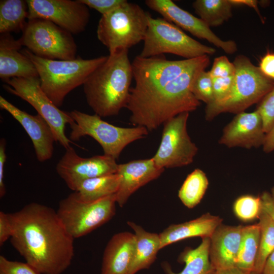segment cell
<instances>
[{"label":"cell","instance_id":"cell-1","mask_svg":"<svg viewBox=\"0 0 274 274\" xmlns=\"http://www.w3.org/2000/svg\"><path fill=\"white\" fill-rule=\"evenodd\" d=\"M210 63L207 55L179 60H168L163 55H137L131 62L134 85L126 107L130 123L152 131L180 114L195 110L200 101L191 86Z\"/></svg>","mask_w":274,"mask_h":274},{"label":"cell","instance_id":"cell-2","mask_svg":"<svg viewBox=\"0 0 274 274\" xmlns=\"http://www.w3.org/2000/svg\"><path fill=\"white\" fill-rule=\"evenodd\" d=\"M13 227V247L41 274H61L74 257V238L57 212L48 206L31 202L9 213Z\"/></svg>","mask_w":274,"mask_h":274},{"label":"cell","instance_id":"cell-3","mask_svg":"<svg viewBox=\"0 0 274 274\" xmlns=\"http://www.w3.org/2000/svg\"><path fill=\"white\" fill-rule=\"evenodd\" d=\"M132 79L128 50L109 54L83 85L88 106L100 117L117 115L126 107Z\"/></svg>","mask_w":274,"mask_h":274},{"label":"cell","instance_id":"cell-4","mask_svg":"<svg viewBox=\"0 0 274 274\" xmlns=\"http://www.w3.org/2000/svg\"><path fill=\"white\" fill-rule=\"evenodd\" d=\"M21 52L35 65L41 81V87L54 104L61 107L66 95L83 85L90 74L107 59L102 56L91 59L77 57L60 60L38 57L27 49Z\"/></svg>","mask_w":274,"mask_h":274},{"label":"cell","instance_id":"cell-5","mask_svg":"<svg viewBox=\"0 0 274 274\" xmlns=\"http://www.w3.org/2000/svg\"><path fill=\"white\" fill-rule=\"evenodd\" d=\"M235 67L234 83L229 94L223 100L207 105L205 118L212 121L223 113L238 114L259 103L274 87V81L265 76L244 55H238L233 62Z\"/></svg>","mask_w":274,"mask_h":274},{"label":"cell","instance_id":"cell-6","mask_svg":"<svg viewBox=\"0 0 274 274\" xmlns=\"http://www.w3.org/2000/svg\"><path fill=\"white\" fill-rule=\"evenodd\" d=\"M150 14L139 5L127 1L112 12L101 16L96 34L109 54L129 49L143 41Z\"/></svg>","mask_w":274,"mask_h":274},{"label":"cell","instance_id":"cell-7","mask_svg":"<svg viewBox=\"0 0 274 274\" xmlns=\"http://www.w3.org/2000/svg\"><path fill=\"white\" fill-rule=\"evenodd\" d=\"M74 122L70 125L69 139L79 141L86 135L94 139L101 146L104 154L117 159L123 150L129 144L148 135L144 127H121L111 124L100 116L74 110L68 112Z\"/></svg>","mask_w":274,"mask_h":274},{"label":"cell","instance_id":"cell-8","mask_svg":"<svg viewBox=\"0 0 274 274\" xmlns=\"http://www.w3.org/2000/svg\"><path fill=\"white\" fill-rule=\"evenodd\" d=\"M142 57H150L170 53L185 59L213 55L214 48L204 45L186 35L180 28L163 18L150 15Z\"/></svg>","mask_w":274,"mask_h":274},{"label":"cell","instance_id":"cell-9","mask_svg":"<svg viewBox=\"0 0 274 274\" xmlns=\"http://www.w3.org/2000/svg\"><path fill=\"white\" fill-rule=\"evenodd\" d=\"M115 194L86 202L75 192L61 200L56 211L65 229L74 238L83 236L102 225L115 214Z\"/></svg>","mask_w":274,"mask_h":274},{"label":"cell","instance_id":"cell-10","mask_svg":"<svg viewBox=\"0 0 274 274\" xmlns=\"http://www.w3.org/2000/svg\"><path fill=\"white\" fill-rule=\"evenodd\" d=\"M19 39L35 55L52 60L75 59L77 46L72 34L42 19L28 20Z\"/></svg>","mask_w":274,"mask_h":274},{"label":"cell","instance_id":"cell-11","mask_svg":"<svg viewBox=\"0 0 274 274\" xmlns=\"http://www.w3.org/2000/svg\"><path fill=\"white\" fill-rule=\"evenodd\" d=\"M4 88L29 103L48 123L57 142L66 149L72 143L65 134V125L74 122L68 112L56 106L41 87L39 77L13 78L5 81Z\"/></svg>","mask_w":274,"mask_h":274},{"label":"cell","instance_id":"cell-12","mask_svg":"<svg viewBox=\"0 0 274 274\" xmlns=\"http://www.w3.org/2000/svg\"><path fill=\"white\" fill-rule=\"evenodd\" d=\"M189 113L172 118L163 124L160 145L152 157L159 167L174 168L191 164L198 152L187 129Z\"/></svg>","mask_w":274,"mask_h":274},{"label":"cell","instance_id":"cell-13","mask_svg":"<svg viewBox=\"0 0 274 274\" xmlns=\"http://www.w3.org/2000/svg\"><path fill=\"white\" fill-rule=\"evenodd\" d=\"M28 20H48L77 35L83 32L89 21L88 7L79 0H26Z\"/></svg>","mask_w":274,"mask_h":274},{"label":"cell","instance_id":"cell-14","mask_svg":"<svg viewBox=\"0 0 274 274\" xmlns=\"http://www.w3.org/2000/svg\"><path fill=\"white\" fill-rule=\"evenodd\" d=\"M118 164L116 159L104 154L81 157L71 146L58 161L56 170L67 186L76 191L86 180L116 174Z\"/></svg>","mask_w":274,"mask_h":274},{"label":"cell","instance_id":"cell-15","mask_svg":"<svg viewBox=\"0 0 274 274\" xmlns=\"http://www.w3.org/2000/svg\"><path fill=\"white\" fill-rule=\"evenodd\" d=\"M146 6L164 19L196 37L204 39L227 54H233L237 48L232 40L224 41L215 35L200 18L182 9L171 0H146Z\"/></svg>","mask_w":274,"mask_h":274},{"label":"cell","instance_id":"cell-16","mask_svg":"<svg viewBox=\"0 0 274 274\" xmlns=\"http://www.w3.org/2000/svg\"><path fill=\"white\" fill-rule=\"evenodd\" d=\"M266 135L261 117L256 110L237 114L224 128L218 142L228 148L250 149L262 146Z\"/></svg>","mask_w":274,"mask_h":274},{"label":"cell","instance_id":"cell-17","mask_svg":"<svg viewBox=\"0 0 274 274\" xmlns=\"http://www.w3.org/2000/svg\"><path fill=\"white\" fill-rule=\"evenodd\" d=\"M0 107L7 111L25 130L31 139L38 160L44 162L51 159L56 142L48 123L39 114L30 115L0 96Z\"/></svg>","mask_w":274,"mask_h":274},{"label":"cell","instance_id":"cell-18","mask_svg":"<svg viewBox=\"0 0 274 274\" xmlns=\"http://www.w3.org/2000/svg\"><path fill=\"white\" fill-rule=\"evenodd\" d=\"M164 170L152 157L118 164L116 173L119 177V186L115 194L116 203L122 207L134 192L157 179Z\"/></svg>","mask_w":274,"mask_h":274},{"label":"cell","instance_id":"cell-19","mask_svg":"<svg viewBox=\"0 0 274 274\" xmlns=\"http://www.w3.org/2000/svg\"><path fill=\"white\" fill-rule=\"evenodd\" d=\"M243 228L221 223L210 237V259L216 270L235 266Z\"/></svg>","mask_w":274,"mask_h":274},{"label":"cell","instance_id":"cell-20","mask_svg":"<svg viewBox=\"0 0 274 274\" xmlns=\"http://www.w3.org/2000/svg\"><path fill=\"white\" fill-rule=\"evenodd\" d=\"M19 39L15 40L10 33L0 37V77L4 81L13 78L39 77L31 60L20 49Z\"/></svg>","mask_w":274,"mask_h":274},{"label":"cell","instance_id":"cell-21","mask_svg":"<svg viewBox=\"0 0 274 274\" xmlns=\"http://www.w3.org/2000/svg\"><path fill=\"white\" fill-rule=\"evenodd\" d=\"M135 245L134 234L125 231L114 234L104 250L101 274H128Z\"/></svg>","mask_w":274,"mask_h":274},{"label":"cell","instance_id":"cell-22","mask_svg":"<svg viewBox=\"0 0 274 274\" xmlns=\"http://www.w3.org/2000/svg\"><path fill=\"white\" fill-rule=\"evenodd\" d=\"M222 220L220 217L207 213L188 222L172 224L159 234L160 249L190 237H210Z\"/></svg>","mask_w":274,"mask_h":274},{"label":"cell","instance_id":"cell-23","mask_svg":"<svg viewBox=\"0 0 274 274\" xmlns=\"http://www.w3.org/2000/svg\"><path fill=\"white\" fill-rule=\"evenodd\" d=\"M127 224L134 230L135 245L133 258L128 274H135L139 271L149 268L160 250L159 234L146 231L142 226L132 221Z\"/></svg>","mask_w":274,"mask_h":274},{"label":"cell","instance_id":"cell-24","mask_svg":"<svg viewBox=\"0 0 274 274\" xmlns=\"http://www.w3.org/2000/svg\"><path fill=\"white\" fill-rule=\"evenodd\" d=\"M210 237L202 238L200 245L195 249L186 248L181 253L178 261L184 263L183 269L180 272H174L167 262L162 264L166 274H215L209 256Z\"/></svg>","mask_w":274,"mask_h":274},{"label":"cell","instance_id":"cell-25","mask_svg":"<svg viewBox=\"0 0 274 274\" xmlns=\"http://www.w3.org/2000/svg\"><path fill=\"white\" fill-rule=\"evenodd\" d=\"M119 186V177L116 173L86 180L74 192L80 200L92 202L115 194Z\"/></svg>","mask_w":274,"mask_h":274},{"label":"cell","instance_id":"cell-26","mask_svg":"<svg viewBox=\"0 0 274 274\" xmlns=\"http://www.w3.org/2000/svg\"><path fill=\"white\" fill-rule=\"evenodd\" d=\"M260 229L258 223L243 226L235 266L246 274H251L257 257Z\"/></svg>","mask_w":274,"mask_h":274},{"label":"cell","instance_id":"cell-27","mask_svg":"<svg viewBox=\"0 0 274 274\" xmlns=\"http://www.w3.org/2000/svg\"><path fill=\"white\" fill-rule=\"evenodd\" d=\"M28 7L26 1H0L1 34L22 31L27 22Z\"/></svg>","mask_w":274,"mask_h":274},{"label":"cell","instance_id":"cell-28","mask_svg":"<svg viewBox=\"0 0 274 274\" xmlns=\"http://www.w3.org/2000/svg\"><path fill=\"white\" fill-rule=\"evenodd\" d=\"M192 7L199 18L210 27L220 26L229 20L233 6L230 0H196Z\"/></svg>","mask_w":274,"mask_h":274},{"label":"cell","instance_id":"cell-29","mask_svg":"<svg viewBox=\"0 0 274 274\" xmlns=\"http://www.w3.org/2000/svg\"><path fill=\"white\" fill-rule=\"evenodd\" d=\"M209 186L208 179L203 171L194 169L188 175L178 192V197L185 206L192 209L203 198Z\"/></svg>","mask_w":274,"mask_h":274},{"label":"cell","instance_id":"cell-30","mask_svg":"<svg viewBox=\"0 0 274 274\" xmlns=\"http://www.w3.org/2000/svg\"><path fill=\"white\" fill-rule=\"evenodd\" d=\"M258 219L260 229L259 247L251 274H262L267 258L274 251V222L262 209Z\"/></svg>","mask_w":274,"mask_h":274},{"label":"cell","instance_id":"cell-31","mask_svg":"<svg viewBox=\"0 0 274 274\" xmlns=\"http://www.w3.org/2000/svg\"><path fill=\"white\" fill-rule=\"evenodd\" d=\"M233 210L235 216L244 222L258 219L262 212L260 196L244 195L234 201Z\"/></svg>","mask_w":274,"mask_h":274},{"label":"cell","instance_id":"cell-32","mask_svg":"<svg viewBox=\"0 0 274 274\" xmlns=\"http://www.w3.org/2000/svg\"><path fill=\"white\" fill-rule=\"evenodd\" d=\"M191 91L199 101H202L207 105L213 101V80L209 71H201L194 80Z\"/></svg>","mask_w":274,"mask_h":274},{"label":"cell","instance_id":"cell-33","mask_svg":"<svg viewBox=\"0 0 274 274\" xmlns=\"http://www.w3.org/2000/svg\"><path fill=\"white\" fill-rule=\"evenodd\" d=\"M256 110L261 117L267 134L274 125V87L260 101Z\"/></svg>","mask_w":274,"mask_h":274},{"label":"cell","instance_id":"cell-34","mask_svg":"<svg viewBox=\"0 0 274 274\" xmlns=\"http://www.w3.org/2000/svg\"><path fill=\"white\" fill-rule=\"evenodd\" d=\"M0 274H41L27 262H22L8 259L0 256Z\"/></svg>","mask_w":274,"mask_h":274},{"label":"cell","instance_id":"cell-35","mask_svg":"<svg viewBox=\"0 0 274 274\" xmlns=\"http://www.w3.org/2000/svg\"><path fill=\"white\" fill-rule=\"evenodd\" d=\"M209 72L212 78H225L234 76L235 67L226 56H221L214 59Z\"/></svg>","mask_w":274,"mask_h":274},{"label":"cell","instance_id":"cell-36","mask_svg":"<svg viewBox=\"0 0 274 274\" xmlns=\"http://www.w3.org/2000/svg\"><path fill=\"white\" fill-rule=\"evenodd\" d=\"M234 79V76L212 78L214 99L211 104L218 102L225 99L229 94L233 87Z\"/></svg>","mask_w":274,"mask_h":274},{"label":"cell","instance_id":"cell-37","mask_svg":"<svg viewBox=\"0 0 274 274\" xmlns=\"http://www.w3.org/2000/svg\"><path fill=\"white\" fill-rule=\"evenodd\" d=\"M88 7L92 8L102 15L107 14L124 4L126 0H79Z\"/></svg>","mask_w":274,"mask_h":274},{"label":"cell","instance_id":"cell-38","mask_svg":"<svg viewBox=\"0 0 274 274\" xmlns=\"http://www.w3.org/2000/svg\"><path fill=\"white\" fill-rule=\"evenodd\" d=\"M13 232V227L10 214L0 212V246L10 239Z\"/></svg>","mask_w":274,"mask_h":274},{"label":"cell","instance_id":"cell-39","mask_svg":"<svg viewBox=\"0 0 274 274\" xmlns=\"http://www.w3.org/2000/svg\"><path fill=\"white\" fill-rule=\"evenodd\" d=\"M259 68L265 76L274 81V53L267 52L261 59Z\"/></svg>","mask_w":274,"mask_h":274},{"label":"cell","instance_id":"cell-40","mask_svg":"<svg viewBox=\"0 0 274 274\" xmlns=\"http://www.w3.org/2000/svg\"><path fill=\"white\" fill-rule=\"evenodd\" d=\"M7 160L6 141L4 138L0 140V197H3L6 193L4 183V167Z\"/></svg>","mask_w":274,"mask_h":274},{"label":"cell","instance_id":"cell-41","mask_svg":"<svg viewBox=\"0 0 274 274\" xmlns=\"http://www.w3.org/2000/svg\"><path fill=\"white\" fill-rule=\"evenodd\" d=\"M262 209L270 217L274 222V203L270 193L264 191L260 195Z\"/></svg>","mask_w":274,"mask_h":274},{"label":"cell","instance_id":"cell-42","mask_svg":"<svg viewBox=\"0 0 274 274\" xmlns=\"http://www.w3.org/2000/svg\"><path fill=\"white\" fill-rule=\"evenodd\" d=\"M262 148L263 151L266 153L274 151V125L266 134Z\"/></svg>","mask_w":274,"mask_h":274},{"label":"cell","instance_id":"cell-43","mask_svg":"<svg viewBox=\"0 0 274 274\" xmlns=\"http://www.w3.org/2000/svg\"><path fill=\"white\" fill-rule=\"evenodd\" d=\"M230 3L233 6H246L255 10L256 13L261 18L262 22H264L263 19L261 17L260 13L258 8V1L255 0H230Z\"/></svg>","mask_w":274,"mask_h":274},{"label":"cell","instance_id":"cell-44","mask_svg":"<svg viewBox=\"0 0 274 274\" xmlns=\"http://www.w3.org/2000/svg\"><path fill=\"white\" fill-rule=\"evenodd\" d=\"M262 274H274V251L267 258Z\"/></svg>","mask_w":274,"mask_h":274},{"label":"cell","instance_id":"cell-45","mask_svg":"<svg viewBox=\"0 0 274 274\" xmlns=\"http://www.w3.org/2000/svg\"><path fill=\"white\" fill-rule=\"evenodd\" d=\"M215 274H246L236 266L216 270Z\"/></svg>","mask_w":274,"mask_h":274},{"label":"cell","instance_id":"cell-46","mask_svg":"<svg viewBox=\"0 0 274 274\" xmlns=\"http://www.w3.org/2000/svg\"><path fill=\"white\" fill-rule=\"evenodd\" d=\"M271 199L274 203V186L272 187L270 190V192H269Z\"/></svg>","mask_w":274,"mask_h":274}]
</instances>
